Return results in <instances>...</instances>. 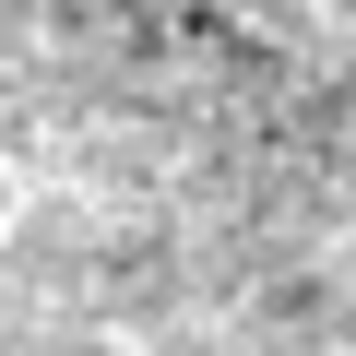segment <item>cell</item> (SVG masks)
<instances>
[{
	"label": "cell",
	"mask_w": 356,
	"mask_h": 356,
	"mask_svg": "<svg viewBox=\"0 0 356 356\" xmlns=\"http://www.w3.org/2000/svg\"><path fill=\"white\" fill-rule=\"evenodd\" d=\"M226 13H250L273 48H309V60L356 72V0H226Z\"/></svg>",
	"instance_id": "6da1fadb"
}]
</instances>
